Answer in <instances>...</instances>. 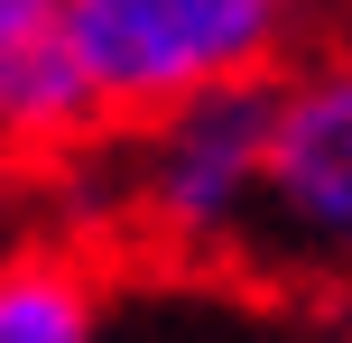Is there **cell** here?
I'll list each match as a JSON object with an SVG mask.
<instances>
[{"label": "cell", "instance_id": "cell-1", "mask_svg": "<svg viewBox=\"0 0 352 343\" xmlns=\"http://www.w3.org/2000/svg\"><path fill=\"white\" fill-rule=\"evenodd\" d=\"M278 84L204 93V102H176V111H158V121L111 130L93 158H74L65 177H56V195L121 214L140 241H158V251H176V260L241 269L250 232H260V204H269Z\"/></svg>", "mask_w": 352, "mask_h": 343}, {"label": "cell", "instance_id": "cell-2", "mask_svg": "<svg viewBox=\"0 0 352 343\" xmlns=\"http://www.w3.org/2000/svg\"><path fill=\"white\" fill-rule=\"evenodd\" d=\"M65 47L84 56L111 121H158L176 102L278 84L297 0H65Z\"/></svg>", "mask_w": 352, "mask_h": 343}, {"label": "cell", "instance_id": "cell-3", "mask_svg": "<svg viewBox=\"0 0 352 343\" xmlns=\"http://www.w3.org/2000/svg\"><path fill=\"white\" fill-rule=\"evenodd\" d=\"M250 278L352 297V47L316 56L278 84L269 204L250 232Z\"/></svg>", "mask_w": 352, "mask_h": 343}, {"label": "cell", "instance_id": "cell-4", "mask_svg": "<svg viewBox=\"0 0 352 343\" xmlns=\"http://www.w3.org/2000/svg\"><path fill=\"white\" fill-rule=\"evenodd\" d=\"M111 102L93 93L84 56L65 47V28H37L19 37L10 56H0V148H10L19 167H37V177H65L74 158H93V148L111 140Z\"/></svg>", "mask_w": 352, "mask_h": 343}, {"label": "cell", "instance_id": "cell-5", "mask_svg": "<svg viewBox=\"0 0 352 343\" xmlns=\"http://www.w3.org/2000/svg\"><path fill=\"white\" fill-rule=\"evenodd\" d=\"M0 343H111L102 278L74 251H47V241L0 260Z\"/></svg>", "mask_w": 352, "mask_h": 343}, {"label": "cell", "instance_id": "cell-6", "mask_svg": "<svg viewBox=\"0 0 352 343\" xmlns=\"http://www.w3.org/2000/svg\"><path fill=\"white\" fill-rule=\"evenodd\" d=\"M56 186L37 177V167H19L10 148H0V260H19V251H37L28 241V223H37V204H47Z\"/></svg>", "mask_w": 352, "mask_h": 343}, {"label": "cell", "instance_id": "cell-7", "mask_svg": "<svg viewBox=\"0 0 352 343\" xmlns=\"http://www.w3.org/2000/svg\"><path fill=\"white\" fill-rule=\"evenodd\" d=\"M65 19V0H0V56L19 47V37H37V28H56Z\"/></svg>", "mask_w": 352, "mask_h": 343}]
</instances>
